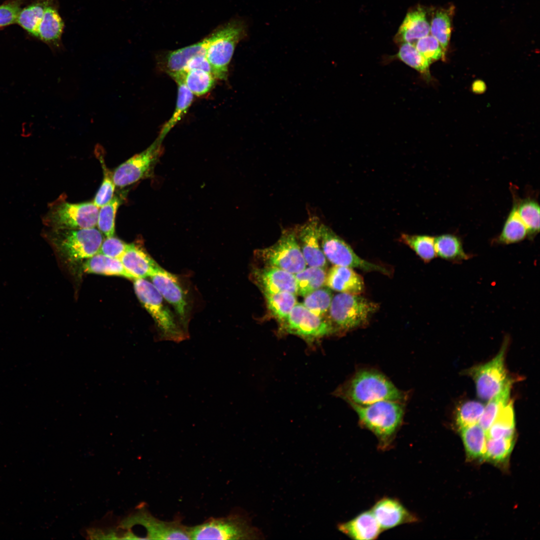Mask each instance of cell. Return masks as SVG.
I'll return each instance as SVG.
<instances>
[{"label": "cell", "mask_w": 540, "mask_h": 540, "mask_svg": "<svg viewBox=\"0 0 540 540\" xmlns=\"http://www.w3.org/2000/svg\"><path fill=\"white\" fill-rule=\"evenodd\" d=\"M508 342V338L504 340L499 352L492 360L468 370V374L475 383L478 397L483 400H489L512 382L508 377L504 364Z\"/></svg>", "instance_id": "11"}, {"label": "cell", "mask_w": 540, "mask_h": 540, "mask_svg": "<svg viewBox=\"0 0 540 540\" xmlns=\"http://www.w3.org/2000/svg\"><path fill=\"white\" fill-rule=\"evenodd\" d=\"M527 236L526 228L518 215L516 203L509 214L496 242L500 244H514L522 240Z\"/></svg>", "instance_id": "32"}, {"label": "cell", "mask_w": 540, "mask_h": 540, "mask_svg": "<svg viewBox=\"0 0 540 540\" xmlns=\"http://www.w3.org/2000/svg\"><path fill=\"white\" fill-rule=\"evenodd\" d=\"M395 56L420 74L428 75L430 64L418 51L415 46L409 43L400 44L398 52Z\"/></svg>", "instance_id": "41"}, {"label": "cell", "mask_w": 540, "mask_h": 540, "mask_svg": "<svg viewBox=\"0 0 540 540\" xmlns=\"http://www.w3.org/2000/svg\"><path fill=\"white\" fill-rule=\"evenodd\" d=\"M319 239L322 250L326 260L334 265L358 268L364 271H376L388 275L389 271L380 266L358 256L344 240L330 227L320 224Z\"/></svg>", "instance_id": "12"}, {"label": "cell", "mask_w": 540, "mask_h": 540, "mask_svg": "<svg viewBox=\"0 0 540 540\" xmlns=\"http://www.w3.org/2000/svg\"><path fill=\"white\" fill-rule=\"evenodd\" d=\"M264 295L269 312L280 324L284 322L297 304L296 294L293 293L280 292Z\"/></svg>", "instance_id": "33"}, {"label": "cell", "mask_w": 540, "mask_h": 540, "mask_svg": "<svg viewBox=\"0 0 540 540\" xmlns=\"http://www.w3.org/2000/svg\"><path fill=\"white\" fill-rule=\"evenodd\" d=\"M512 382L508 383L497 394L489 400L484 406L483 413L478 422L479 425L486 432L493 423L496 416L510 400Z\"/></svg>", "instance_id": "34"}, {"label": "cell", "mask_w": 540, "mask_h": 540, "mask_svg": "<svg viewBox=\"0 0 540 540\" xmlns=\"http://www.w3.org/2000/svg\"><path fill=\"white\" fill-rule=\"evenodd\" d=\"M64 25L57 9L48 3L38 28L36 38L53 48H60Z\"/></svg>", "instance_id": "23"}, {"label": "cell", "mask_w": 540, "mask_h": 540, "mask_svg": "<svg viewBox=\"0 0 540 540\" xmlns=\"http://www.w3.org/2000/svg\"><path fill=\"white\" fill-rule=\"evenodd\" d=\"M82 268L84 272L86 273L121 276L133 280L120 259L112 258L97 253L86 259Z\"/></svg>", "instance_id": "25"}, {"label": "cell", "mask_w": 540, "mask_h": 540, "mask_svg": "<svg viewBox=\"0 0 540 540\" xmlns=\"http://www.w3.org/2000/svg\"><path fill=\"white\" fill-rule=\"evenodd\" d=\"M294 276L297 294L303 297L326 284V273L324 268L308 266Z\"/></svg>", "instance_id": "31"}, {"label": "cell", "mask_w": 540, "mask_h": 540, "mask_svg": "<svg viewBox=\"0 0 540 540\" xmlns=\"http://www.w3.org/2000/svg\"><path fill=\"white\" fill-rule=\"evenodd\" d=\"M326 284L343 293L360 294L364 290L363 278L352 268L334 265L326 274Z\"/></svg>", "instance_id": "22"}, {"label": "cell", "mask_w": 540, "mask_h": 540, "mask_svg": "<svg viewBox=\"0 0 540 540\" xmlns=\"http://www.w3.org/2000/svg\"><path fill=\"white\" fill-rule=\"evenodd\" d=\"M200 70L212 73L211 66L205 54H200L192 58L188 62L184 70Z\"/></svg>", "instance_id": "48"}, {"label": "cell", "mask_w": 540, "mask_h": 540, "mask_svg": "<svg viewBox=\"0 0 540 540\" xmlns=\"http://www.w3.org/2000/svg\"><path fill=\"white\" fill-rule=\"evenodd\" d=\"M484 408L483 404L476 400L466 401L460 404L456 414L458 428L478 424Z\"/></svg>", "instance_id": "43"}, {"label": "cell", "mask_w": 540, "mask_h": 540, "mask_svg": "<svg viewBox=\"0 0 540 540\" xmlns=\"http://www.w3.org/2000/svg\"><path fill=\"white\" fill-rule=\"evenodd\" d=\"M332 298L330 290L322 287L304 296L302 304L314 314L324 317L328 312Z\"/></svg>", "instance_id": "40"}, {"label": "cell", "mask_w": 540, "mask_h": 540, "mask_svg": "<svg viewBox=\"0 0 540 540\" xmlns=\"http://www.w3.org/2000/svg\"><path fill=\"white\" fill-rule=\"evenodd\" d=\"M48 3V1L36 2L21 9L16 22L36 38L38 28Z\"/></svg>", "instance_id": "35"}, {"label": "cell", "mask_w": 540, "mask_h": 540, "mask_svg": "<svg viewBox=\"0 0 540 540\" xmlns=\"http://www.w3.org/2000/svg\"><path fill=\"white\" fill-rule=\"evenodd\" d=\"M338 528L346 536L355 540H375L382 532L370 510L360 513L348 521L339 524Z\"/></svg>", "instance_id": "21"}, {"label": "cell", "mask_w": 540, "mask_h": 540, "mask_svg": "<svg viewBox=\"0 0 540 540\" xmlns=\"http://www.w3.org/2000/svg\"><path fill=\"white\" fill-rule=\"evenodd\" d=\"M103 170L104 179L102 184L98 191L92 202L94 204L100 208L106 204L114 196L115 184L112 180V173L109 171L102 160H100Z\"/></svg>", "instance_id": "45"}, {"label": "cell", "mask_w": 540, "mask_h": 540, "mask_svg": "<svg viewBox=\"0 0 540 540\" xmlns=\"http://www.w3.org/2000/svg\"><path fill=\"white\" fill-rule=\"evenodd\" d=\"M120 260L133 280L150 278L161 268L140 244H130Z\"/></svg>", "instance_id": "20"}, {"label": "cell", "mask_w": 540, "mask_h": 540, "mask_svg": "<svg viewBox=\"0 0 540 540\" xmlns=\"http://www.w3.org/2000/svg\"><path fill=\"white\" fill-rule=\"evenodd\" d=\"M486 86L482 80H476L472 84V90L475 93L482 94L486 90Z\"/></svg>", "instance_id": "49"}, {"label": "cell", "mask_w": 540, "mask_h": 540, "mask_svg": "<svg viewBox=\"0 0 540 540\" xmlns=\"http://www.w3.org/2000/svg\"><path fill=\"white\" fill-rule=\"evenodd\" d=\"M517 211L526 226L528 236L534 237L540 232V206L535 200L527 198L516 203Z\"/></svg>", "instance_id": "38"}, {"label": "cell", "mask_w": 540, "mask_h": 540, "mask_svg": "<svg viewBox=\"0 0 540 540\" xmlns=\"http://www.w3.org/2000/svg\"><path fill=\"white\" fill-rule=\"evenodd\" d=\"M129 245L130 244L114 236L106 238L103 240L98 253L120 260Z\"/></svg>", "instance_id": "46"}, {"label": "cell", "mask_w": 540, "mask_h": 540, "mask_svg": "<svg viewBox=\"0 0 540 540\" xmlns=\"http://www.w3.org/2000/svg\"><path fill=\"white\" fill-rule=\"evenodd\" d=\"M280 325V333L298 336L312 347L321 338L336 332L330 320L314 314L298 302Z\"/></svg>", "instance_id": "10"}, {"label": "cell", "mask_w": 540, "mask_h": 540, "mask_svg": "<svg viewBox=\"0 0 540 540\" xmlns=\"http://www.w3.org/2000/svg\"><path fill=\"white\" fill-rule=\"evenodd\" d=\"M515 417L513 402L510 400L500 411L486 432V438H511L515 432Z\"/></svg>", "instance_id": "29"}, {"label": "cell", "mask_w": 540, "mask_h": 540, "mask_svg": "<svg viewBox=\"0 0 540 540\" xmlns=\"http://www.w3.org/2000/svg\"><path fill=\"white\" fill-rule=\"evenodd\" d=\"M206 41L202 40L178 50L168 52L166 56V68L168 74L184 71L188 62L192 58L206 54Z\"/></svg>", "instance_id": "24"}, {"label": "cell", "mask_w": 540, "mask_h": 540, "mask_svg": "<svg viewBox=\"0 0 540 540\" xmlns=\"http://www.w3.org/2000/svg\"><path fill=\"white\" fill-rule=\"evenodd\" d=\"M180 79L194 94L200 96L208 92L214 83L212 73L200 70H191L170 74Z\"/></svg>", "instance_id": "26"}, {"label": "cell", "mask_w": 540, "mask_h": 540, "mask_svg": "<svg viewBox=\"0 0 540 540\" xmlns=\"http://www.w3.org/2000/svg\"><path fill=\"white\" fill-rule=\"evenodd\" d=\"M135 524H140L146 529V539L191 540L190 528L177 521L160 520L146 512H139L122 524L130 526Z\"/></svg>", "instance_id": "15"}, {"label": "cell", "mask_w": 540, "mask_h": 540, "mask_svg": "<svg viewBox=\"0 0 540 540\" xmlns=\"http://www.w3.org/2000/svg\"><path fill=\"white\" fill-rule=\"evenodd\" d=\"M264 266L276 267L295 274L306 263L298 244L295 229H284L278 240L270 246L256 250Z\"/></svg>", "instance_id": "9"}, {"label": "cell", "mask_w": 540, "mask_h": 540, "mask_svg": "<svg viewBox=\"0 0 540 540\" xmlns=\"http://www.w3.org/2000/svg\"><path fill=\"white\" fill-rule=\"evenodd\" d=\"M191 540H242L263 538L260 530L254 526L249 516L235 513L224 518H212L190 528Z\"/></svg>", "instance_id": "5"}, {"label": "cell", "mask_w": 540, "mask_h": 540, "mask_svg": "<svg viewBox=\"0 0 540 540\" xmlns=\"http://www.w3.org/2000/svg\"><path fill=\"white\" fill-rule=\"evenodd\" d=\"M450 12L440 9L433 14L430 24V33L440 44L443 51L448 44L451 34Z\"/></svg>", "instance_id": "37"}, {"label": "cell", "mask_w": 540, "mask_h": 540, "mask_svg": "<svg viewBox=\"0 0 540 540\" xmlns=\"http://www.w3.org/2000/svg\"><path fill=\"white\" fill-rule=\"evenodd\" d=\"M150 278L162 298L173 308L182 326L188 330L190 300L188 292L180 280L162 267Z\"/></svg>", "instance_id": "14"}, {"label": "cell", "mask_w": 540, "mask_h": 540, "mask_svg": "<svg viewBox=\"0 0 540 540\" xmlns=\"http://www.w3.org/2000/svg\"><path fill=\"white\" fill-rule=\"evenodd\" d=\"M370 510L382 530H389L404 524L415 523L418 518L398 500L384 497L377 501Z\"/></svg>", "instance_id": "18"}, {"label": "cell", "mask_w": 540, "mask_h": 540, "mask_svg": "<svg viewBox=\"0 0 540 540\" xmlns=\"http://www.w3.org/2000/svg\"><path fill=\"white\" fill-rule=\"evenodd\" d=\"M252 280L264 294L289 292L297 294L294 274L280 268L264 266L252 272Z\"/></svg>", "instance_id": "17"}, {"label": "cell", "mask_w": 540, "mask_h": 540, "mask_svg": "<svg viewBox=\"0 0 540 540\" xmlns=\"http://www.w3.org/2000/svg\"><path fill=\"white\" fill-rule=\"evenodd\" d=\"M379 306L360 294L340 292L333 296L329 320L336 332L350 330L366 324Z\"/></svg>", "instance_id": "6"}, {"label": "cell", "mask_w": 540, "mask_h": 540, "mask_svg": "<svg viewBox=\"0 0 540 540\" xmlns=\"http://www.w3.org/2000/svg\"><path fill=\"white\" fill-rule=\"evenodd\" d=\"M434 248L436 256L452 262H460L471 257L464 252L460 238L452 234L434 238Z\"/></svg>", "instance_id": "28"}, {"label": "cell", "mask_w": 540, "mask_h": 540, "mask_svg": "<svg viewBox=\"0 0 540 540\" xmlns=\"http://www.w3.org/2000/svg\"><path fill=\"white\" fill-rule=\"evenodd\" d=\"M459 431L468 457L483 460L487 438L486 432L478 424L460 428Z\"/></svg>", "instance_id": "27"}, {"label": "cell", "mask_w": 540, "mask_h": 540, "mask_svg": "<svg viewBox=\"0 0 540 540\" xmlns=\"http://www.w3.org/2000/svg\"><path fill=\"white\" fill-rule=\"evenodd\" d=\"M134 286L138 298L154 322L160 341L179 343L188 338V331L152 282L145 278L136 279Z\"/></svg>", "instance_id": "3"}, {"label": "cell", "mask_w": 540, "mask_h": 540, "mask_svg": "<svg viewBox=\"0 0 540 540\" xmlns=\"http://www.w3.org/2000/svg\"><path fill=\"white\" fill-rule=\"evenodd\" d=\"M20 0H14L0 6V28L16 22L21 10Z\"/></svg>", "instance_id": "47"}, {"label": "cell", "mask_w": 540, "mask_h": 540, "mask_svg": "<svg viewBox=\"0 0 540 540\" xmlns=\"http://www.w3.org/2000/svg\"><path fill=\"white\" fill-rule=\"evenodd\" d=\"M122 200L114 196L110 201L100 207L98 210L97 226L98 230L106 238L114 236L115 232V218Z\"/></svg>", "instance_id": "39"}, {"label": "cell", "mask_w": 540, "mask_h": 540, "mask_svg": "<svg viewBox=\"0 0 540 540\" xmlns=\"http://www.w3.org/2000/svg\"><path fill=\"white\" fill-rule=\"evenodd\" d=\"M400 240L414 250L426 262H430L436 256L434 237L426 235L402 234L400 236Z\"/></svg>", "instance_id": "36"}, {"label": "cell", "mask_w": 540, "mask_h": 540, "mask_svg": "<svg viewBox=\"0 0 540 540\" xmlns=\"http://www.w3.org/2000/svg\"><path fill=\"white\" fill-rule=\"evenodd\" d=\"M514 445V438H487L483 460L494 462H503L510 454Z\"/></svg>", "instance_id": "42"}, {"label": "cell", "mask_w": 540, "mask_h": 540, "mask_svg": "<svg viewBox=\"0 0 540 540\" xmlns=\"http://www.w3.org/2000/svg\"><path fill=\"white\" fill-rule=\"evenodd\" d=\"M418 51L430 64L439 60L443 55V50L438 40L431 34L418 40L415 44Z\"/></svg>", "instance_id": "44"}, {"label": "cell", "mask_w": 540, "mask_h": 540, "mask_svg": "<svg viewBox=\"0 0 540 540\" xmlns=\"http://www.w3.org/2000/svg\"><path fill=\"white\" fill-rule=\"evenodd\" d=\"M98 208L92 202L74 204L59 198L44 216V224L53 229H83L97 226Z\"/></svg>", "instance_id": "8"}, {"label": "cell", "mask_w": 540, "mask_h": 540, "mask_svg": "<svg viewBox=\"0 0 540 540\" xmlns=\"http://www.w3.org/2000/svg\"><path fill=\"white\" fill-rule=\"evenodd\" d=\"M174 80L178 84L176 104L172 116L163 126L157 138L160 142L186 113L194 99V95L180 79L174 78Z\"/></svg>", "instance_id": "30"}, {"label": "cell", "mask_w": 540, "mask_h": 540, "mask_svg": "<svg viewBox=\"0 0 540 540\" xmlns=\"http://www.w3.org/2000/svg\"><path fill=\"white\" fill-rule=\"evenodd\" d=\"M48 236L52 244L70 262L88 259L96 254L103 234L95 228L83 229H53Z\"/></svg>", "instance_id": "7"}, {"label": "cell", "mask_w": 540, "mask_h": 540, "mask_svg": "<svg viewBox=\"0 0 540 540\" xmlns=\"http://www.w3.org/2000/svg\"><path fill=\"white\" fill-rule=\"evenodd\" d=\"M319 219L316 216L310 217L302 225L294 228L296 238L305 261L309 266L325 268L326 258L320 242Z\"/></svg>", "instance_id": "16"}, {"label": "cell", "mask_w": 540, "mask_h": 540, "mask_svg": "<svg viewBox=\"0 0 540 540\" xmlns=\"http://www.w3.org/2000/svg\"><path fill=\"white\" fill-rule=\"evenodd\" d=\"M334 394L351 406H365L382 400L404 402L406 398L386 376L372 368L356 371Z\"/></svg>", "instance_id": "1"}, {"label": "cell", "mask_w": 540, "mask_h": 540, "mask_svg": "<svg viewBox=\"0 0 540 540\" xmlns=\"http://www.w3.org/2000/svg\"><path fill=\"white\" fill-rule=\"evenodd\" d=\"M430 33V24L426 12L420 6L410 10L396 34L394 40L397 44L409 43L415 46L420 38Z\"/></svg>", "instance_id": "19"}, {"label": "cell", "mask_w": 540, "mask_h": 540, "mask_svg": "<svg viewBox=\"0 0 540 540\" xmlns=\"http://www.w3.org/2000/svg\"><path fill=\"white\" fill-rule=\"evenodd\" d=\"M247 32L246 22L242 18H234L205 38V56L216 78H227L228 65L236 46L247 36Z\"/></svg>", "instance_id": "4"}, {"label": "cell", "mask_w": 540, "mask_h": 540, "mask_svg": "<svg viewBox=\"0 0 540 540\" xmlns=\"http://www.w3.org/2000/svg\"><path fill=\"white\" fill-rule=\"evenodd\" d=\"M351 406L360 426L376 437L378 448L382 450L390 448L402 422L404 402L382 400L365 406Z\"/></svg>", "instance_id": "2"}, {"label": "cell", "mask_w": 540, "mask_h": 540, "mask_svg": "<svg viewBox=\"0 0 540 540\" xmlns=\"http://www.w3.org/2000/svg\"><path fill=\"white\" fill-rule=\"evenodd\" d=\"M161 143L156 139L146 150L116 168L112 175L115 186L124 187L150 176L161 154Z\"/></svg>", "instance_id": "13"}]
</instances>
